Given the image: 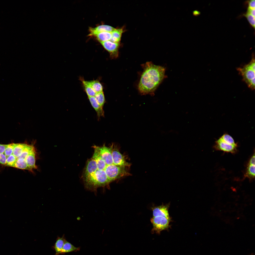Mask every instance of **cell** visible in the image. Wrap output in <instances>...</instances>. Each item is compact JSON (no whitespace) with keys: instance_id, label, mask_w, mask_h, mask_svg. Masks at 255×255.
Masks as SVG:
<instances>
[{"instance_id":"obj_1","label":"cell","mask_w":255,"mask_h":255,"mask_svg":"<svg viewBox=\"0 0 255 255\" xmlns=\"http://www.w3.org/2000/svg\"><path fill=\"white\" fill-rule=\"evenodd\" d=\"M141 65L143 71L138 85V91L142 95L153 96L156 90L166 77L165 69L151 62H147Z\"/></svg>"},{"instance_id":"obj_2","label":"cell","mask_w":255,"mask_h":255,"mask_svg":"<svg viewBox=\"0 0 255 255\" xmlns=\"http://www.w3.org/2000/svg\"><path fill=\"white\" fill-rule=\"evenodd\" d=\"M255 57L253 55L251 61L248 64L237 69L242 76V80L248 87L252 90L255 89Z\"/></svg>"},{"instance_id":"obj_3","label":"cell","mask_w":255,"mask_h":255,"mask_svg":"<svg viewBox=\"0 0 255 255\" xmlns=\"http://www.w3.org/2000/svg\"><path fill=\"white\" fill-rule=\"evenodd\" d=\"M237 145L230 135L225 134L216 141L214 146L216 150L232 153H236Z\"/></svg>"},{"instance_id":"obj_4","label":"cell","mask_w":255,"mask_h":255,"mask_svg":"<svg viewBox=\"0 0 255 255\" xmlns=\"http://www.w3.org/2000/svg\"><path fill=\"white\" fill-rule=\"evenodd\" d=\"M107 166L105 171L111 182L122 177L131 175L125 167L116 166L114 164Z\"/></svg>"},{"instance_id":"obj_5","label":"cell","mask_w":255,"mask_h":255,"mask_svg":"<svg viewBox=\"0 0 255 255\" xmlns=\"http://www.w3.org/2000/svg\"><path fill=\"white\" fill-rule=\"evenodd\" d=\"M171 219L161 216L153 217L151 220L153 226V232L160 234L162 231L168 230L170 226Z\"/></svg>"},{"instance_id":"obj_6","label":"cell","mask_w":255,"mask_h":255,"mask_svg":"<svg viewBox=\"0 0 255 255\" xmlns=\"http://www.w3.org/2000/svg\"><path fill=\"white\" fill-rule=\"evenodd\" d=\"M112 154L113 163L115 165L125 167L130 166L131 163L127 161L125 156L120 153L117 145L114 144Z\"/></svg>"},{"instance_id":"obj_7","label":"cell","mask_w":255,"mask_h":255,"mask_svg":"<svg viewBox=\"0 0 255 255\" xmlns=\"http://www.w3.org/2000/svg\"><path fill=\"white\" fill-rule=\"evenodd\" d=\"M113 144L114 143L112 144L109 147L106 146L105 144L102 146L96 145L102 158L108 166L113 164L112 154Z\"/></svg>"},{"instance_id":"obj_8","label":"cell","mask_w":255,"mask_h":255,"mask_svg":"<svg viewBox=\"0 0 255 255\" xmlns=\"http://www.w3.org/2000/svg\"><path fill=\"white\" fill-rule=\"evenodd\" d=\"M99 42L108 52L111 59H115L118 57L119 49L121 45L120 43L114 42L110 40Z\"/></svg>"},{"instance_id":"obj_9","label":"cell","mask_w":255,"mask_h":255,"mask_svg":"<svg viewBox=\"0 0 255 255\" xmlns=\"http://www.w3.org/2000/svg\"><path fill=\"white\" fill-rule=\"evenodd\" d=\"M170 204H168L165 205L163 204L153 208V217L161 216L170 218L168 212Z\"/></svg>"},{"instance_id":"obj_10","label":"cell","mask_w":255,"mask_h":255,"mask_svg":"<svg viewBox=\"0 0 255 255\" xmlns=\"http://www.w3.org/2000/svg\"><path fill=\"white\" fill-rule=\"evenodd\" d=\"M115 28L111 26L106 25H102L94 28L90 27L89 29L90 33L89 35L94 36L95 34L103 32H108L111 33Z\"/></svg>"},{"instance_id":"obj_11","label":"cell","mask_w":255,"mask_h":255,"mask_svg":"<svg viewBox=\"0 0 255 255\" xmlns=\"http://www.w3.org/2000/svg\"><path fill=\"white\" fill-rule=\"evenodd\" d=\"M36 152L35 149L32 150L27 156L26 161L30 171H33V169H36L37 167L36 165Z\"/></svg>"},{"instance_id":"obj_12","label":"cell","mask_w":255,"mask_h":255,"mask_svg":"<svg viewBox=\"0 0 255 255\" xmlns=\"http://www.w3.org/2000/svg\"><path fill=\"white\" fill-rule=\"evenodd\" d=\"M64 234L61 237H57L54 245L52 247V249L55 252V255H60L66 240Z\"/></svg>"},{"instance_id":"obj_13","label":"cell","mask_w":255,"mask_h":255,"mask_svg":"<svg viewBox=\"0 0 255 255\" xmlns=\"http://www.w3.org/2000/svg\"><path fill=\"white\" fill-rule=\"evenodd\" d=\"M125 26L116 29L111 32V37L110 41L115 43H120L123 33L125 31Z\"/></svg>"},{"instance_id":"obj_14","label":"cell","mask_w":255,"mask_h":255,"mask_svg":"<svg viewBox=\"0 0 255 255\" xmlns=\"http://www.w3.org/2000/svg\"><path fill=\"white\" fill-rule=\"evenodd\" d=\"M88 98L92 106L96 112L98 118L104 116V112L103 108L99 105L94 97H89Z\"/></svg>"},{"instance_id":"obj_15","label":"cell","mask_w":255,"mask_h":255,"mask_svg":"<svg viewBox=\"0 0 255 255\" xmlns=\"http://www.w3.org/2000/svg\"><path fill=\"white\" fill-rule=\"evenodd\" d=\"M80 250V247H76L66 240L63 247L61 254L72 252H76Z\"/></svg>"},{"instance_id":"obj_16","label":"cell","mask_w":255,"mask_h":255,"mask_svg":"<svg viewBox=\"0 0 255 255\" xmlns=\"http://www.w3.org/2000/svg\"><path fill=\"white\" fill-rule=\"evenodd\" d=\"M27 144L25 143L15 144L13 148V154L17 158L21 155Z\"/></svg>"},{"instance_id":"obj_17","label":"cell","mask_w":255,"mask_h":255,"mask_svg":"<svg viewBox=\"0 0 255 255\" xmlns=\"http://www.w3.org/2000/svg\"><path fill=\"white\" fill-rule=\"evenodd\" d=\"M87 83L92 87L96 93L103 91V87L100 82L98 80L86 81Z\"/></svg>"},{"instance_id":"obj_18","label":"cell","mask_w":255,"mask_h":255,"mask_svg":"<svg viewBox=\"0 0 255 255\" xmlns=\"http://www.w3.org/2000/svg\"><path fill=\"white\" fill-rule=\"evenodd\" d=\"M245 178L249 179H253L255 178V164L248 163L247 167L244 175Z\"/></svg>"},{"instance_id":"obj_19","label":"cell","mask_w":255,"mask_h":255,"mask_svg":"<svg viewBox=\"0 0 255 255\" xmlns=\"http://www.w3.org/2000/svg\"><path fill=\"white\" fill-rule=\"evenodd\" d=\"M95 36L99 42H104L110 40L111 37V33L103 32L97 33Z\"/></svg>"},{"instance_id":"obj_20","label":"cell","mask_w":255,"mask_h":255,"mask_svg":"<svg viewBox=\"0 0 255 255\" xmlns=\"http://www.w3.org/2000/svg\"><path fill=\"white\" fill-rule=\"evenodd\" d=\"M12 167L19 169L26 170L30 171L26 159L22 158L17 159Z\"/></svg>"},{"instance_id":"obj_21","label":"cell","mask_w":255,"mask_h":255,"mask_svg":"<svg viewBox=\"0 0 255 255\" xmlns=\"http://www.w3.org/2000/svg\"><path fill=\"white\" fill-rule=\"evenodd\" d=\"M84 89L88 97H94L96 93L87 83L86 81L81 79Z\"/></svg>"},{"instance_id":"obj_22","label":"cell","mask_w":255,"mask_h":255,"mask_svg":"<svg viewBox=\"0 0 255 255\" xmlns=\"http://www.w3.org/2000/svg\"><path fill=\"white\" fill-rule=\"evenodd\" d=\"M94 97L101 107L103 108L105 102V97L103 91L96 93Z\"/></svg>"},{"instance_id":"obj_23","label":"cell","mask_w":255,"mask_h":255,"mask_svg":"<svg viewBox=\"0 0 255 255\" xmlns=\"http://www.w3.org/2000/svg\"><path fill=\"white\" fill-rule=\"evenodd\" d=\"M15 143H11L7 144L4 154L7 157L13 154V149Z\"/></svg>"},{"instance_id":"obj_24","label":"cell","mask_w":255,"mask_h":255,"mask_svg":"<svg viewBox=\"0 0 255 255\" xmlns=\"http://www.w3.org/2000/svg\"><path fill=\"white\" fill-rule=\"evenodd\" d=\"M17 158L12 154L7 157V166L12 167L15 162Z\"/></svg>"},{"instance_id":"obj_25","label":"cell","mask_w":255,"mask_h":255,"mask_svg":"<svg viewBox=\"0 0 255 255\" xmlns=\"http://www.w3.org/2000/svg\"><path fill=\"white\" fill-rule=\"evenodd\" d=\"M244 15L246 18L252 26L254 29H255V17L247 13L245 14Z\"/></svg>"},{"instance_id":"obj_26","label":"cell","mask_w":255,"mask_h":255,"mask_svg":"<svg viewBox=\"0 0 255 255\" xmlns=\"http://www.w3.org/2000/svg\"><path fill=\"white\" fill-rule=\"evenodd\" d=\"M7 157L4 153H0V164L6 165Z\"/></svg>"},{"instance_id":"obj_27","label":"cell","mask_w":255,"mask_h":255,"mask_svg":"<svg viewBox=\"0 0 255 255\" xmlns=\"http://www.w3.org/2000/svg\"><path fill=\"white\" fill-rule=\"evenodd\" d=\"M248 7L252 9H255V0H251L249 1L248 2Z\"/></svg>"},{"instance_id":"obj_28","label":"cell","mask_w":255,"mask_h":255,"mask_svg":"<svg viewBox=\"0 0 255 255\" xmlns=\"http://www.w3.org/2000/svg\"><path fill=\"white\" fill-rule=\"evenodd\" d=\"M255 9H252L248 7L247 9V13H249L253 16L255 17Z\"/></svg>"},{"instance_id":"obj_29","label":"cell","mask_w":255,"mask_h":255,"mask_svg":"<svg viewBox=\"0 0 255 255\" xmlns=\"http://www.w3.org/2000/svg\"><path fill=\"white\" fill-rule=\"evenodd\" d=\"M7 144H0V153H4V152Z\"/></svg>"},{"instance_id":"obj_30","label":"cell","mask_w":255,"mask_h":255,"mask_svg":"<svg viewBox=\"0 0 255 255\" xmlns=\"http://www.w3.org/2000/svg\"><path fill=\"white\" fill-rule=\"evenodd\" d=\"M251 255H255L254 253H252Z\"/></svg>"}]
</instances>
